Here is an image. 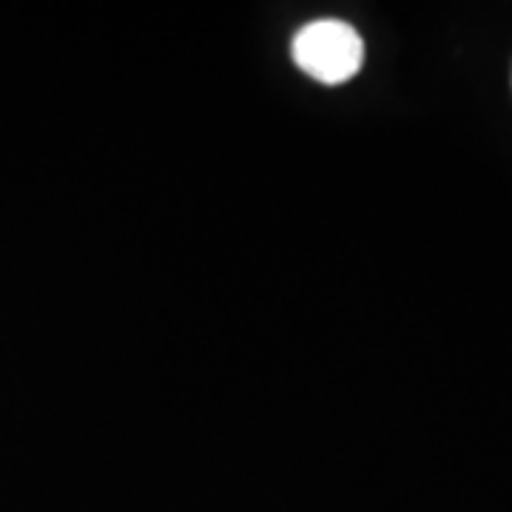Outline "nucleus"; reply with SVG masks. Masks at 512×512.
Listing matches in <instances>:
<instances>
[{
	"label": "nucleus",
	"mask_w": 512,
	"mask_h": 512,
	"mask_svg": "<svg viewBox=\"0 0 512 512\" xmlns=\"http://www.w3.org/2000/svg\"><path fill=\"white\" fill-rule=\"evenodd\" d=\"M293 60L319 83H345L365 63V43L359 32L336 18L311 20L293 37Z\"/></svg>",
	"instance_id": "nucleus-1"
}]
</instances>
